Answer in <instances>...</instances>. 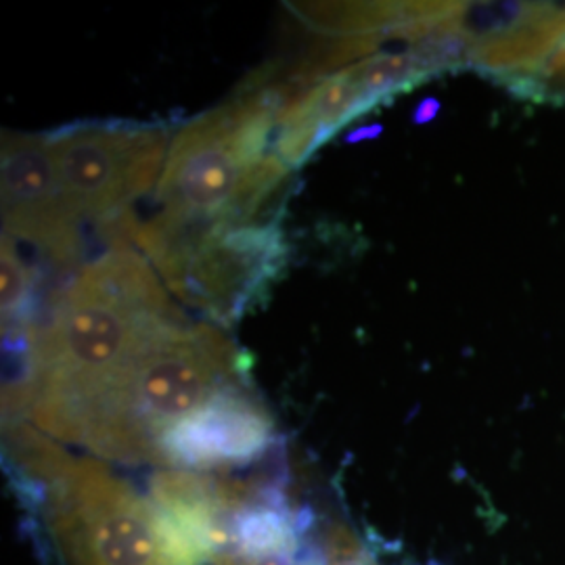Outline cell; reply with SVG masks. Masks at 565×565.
I'll return each instance as SVG.
<instances>
[{
    "label": "cell",
    "instance_id": "6da1fadb",
    "mask_svg": "<svg viewBox=\"0 0 565 565\" xmlns=\"http://www.w3.org/2000/svg\"><path fill=\"white\" fill-rule=\"evenodd\" d=\"M181 315L149 260L114 249L86 264L32 327L39 387L30 419L61 443H81L88 411L149 340Z\"/></svg>",
    "mask_w": 565,
    "mask_h": 565
},
{
    "label": "cell",
    "instance_id": "7a4b0ae2",
    "mask_svg": "<svg viewBox=\"0 0 565 565\" xmlns=\"http://www.w3.org/2000/svg\"><path fill=\"white\" fill-rule=\"evenodd\" d=\"M281 105L264 88H247L177 132L158 181L160 212L141 224L137 245L160 275L218 228L249 224L287 177L270 149Z\"/></svg>",
    "mask_w": 565,
    "mask_h": 565
},
{
    "label": "cell",
    "instance_id": "3957f363",
    "mask_svg": "<svg viewBox=\"0 0 565 565\" xmlns=\"http://www.w3.org/2000/svg\"><path fill=\"white\" fill-rule=\"evenodd\" d=\"M239 377V356L223 333L179 317L107 385L86 415L78 445L103 459L156 463L163 431Z\"/></svg>",
    "mask_w": 565,
    "mask_h": 565
},
{
    "label": "cell",
    "instance_id": "277c9868",
    "mask_svg": "<svg viewBox=\"0 0 565 565\" xmlns=\"http://www.w3.org/2000/svg\"><path fill=\"white\" fill-rule=\"evenodd\" d=\"M34 480L67 565H163L149 499L105 465L57 448Z\"/></svg>",
    "mask_w": 565,
    "mask_h": 565
},
{
    "label": "cell",
    "instance_id": "5b68a950",
    "mask_svg": "<svg viewBox=\"0 0 565 565\" xmlns=\"http://www.w3.org/2000/svg\"><path fill=\"white\" fill-rule=\"evenodd\" d=\"M160 126L135 121H88L49 135L61 198L82 224L114 235L132 218L130 203L162 177L168 158Z\"/></svg>",
    "mask_w": 565,
    "mask_h": 565
},
{
    "label": "cell",
    "instance_id": "8992f818",
    "mask_svg": "<svg viewBox=\"0 0 565 565\" xmlns=\"http://www.w3.org/2000/svg\"><path fill=\"white\" fill-rule=\"evenodd\" d=\"M287 258L277 223L242 224L205 235L163 275L166 285L214 323L233 324L275 281Z\"/></svg>",
    "mask_w": 565,
    "mask_h": 565
},
{
    "label": "cell",
    "instance_id": "52a82bcc",
    "mask_svg": "<svg viewBox=\"0 0 565 565\" xmlns=\"http://www.w3.org/2000/svg\"><path fill=\"white\" fill-rule=\"evenodd\" d=\"M275 440V422L239 384L223 387L163 431L156 463L210 471L256 461Z\"/></svg>",
    "mask_w": 565,
    "mask_h": 565
},
{
    "label": "cell",
    "instance_id": "ba28073f",
    "mask_svg": "<svg viewBox=\"0 0 565 565\" xmlns=\"http://www.w3.org/2000/svg\"><path fill=\"white\" fill-rule=\"evenodd\" d=\"M364 111H369V105L352 63L287 107L277 126L273 151L289 170L300 168L342 126Z\"/></svg>",
    "mask_w": 565,
    "mask_h": 565
},
{
    "label": "cell",
    "instance_id": "9c48e42d",
    "mask_svg": "<svg viewBox=\"0 0 565 565\" xmlns=\"http://www.w3.org/2000/svg\"><path fill=\"white\" fill-rule=\"evenodd\" d=\"M515 97L534 103H565V34L539 65L505 84Z\"/></svg>",
    "mask_w": 565,
    "mask_h": 565
},
{
    "label": "cell",
    "instance_id": "30bf717a",
    "mask_svg": "<svg viewBox=\"0 0 565 565\" xmlns=\"http://www.w3.org/2000/svg\"><path fill=\"white\" fill-rule=\"evenodd\" d=\"M298 565H377L345 527L327 530L319 545L302 546Z\"/></svg>",
    "mask_w": 565,
    "mask_h": 565
},
{
    "label": "cell",
    "instance_id": "8fae6325",
    "mask_svg": "<svg viewBox=\"0 0 565 565\" xmlns=\"http://www.w3.org/2000/svg\"><path fill=\"white\" fill-rule=\"evenodd\" d=\"M239 565H298V553L285 551V553H273L260 559H252V562H237Z\"/></svg>",
    "mask_w": 565,
    "mask_h": 565
},
{
    "label": "cell",
    "instance_id": "7c38bea8",
    "mask_svg": "<svg viewBox=\"0 0 565 565\" xmlns=\"http://www.w3.org/2000/svg\"><path fill=\"white\" fill-rule=\"evenodd\" d=\"M438 111H440V103L436 102V99H425L415 109L413 120H415V124H427V121L434 120L438 116Z\"/></svg>",
    "mask_w": 565,
    "mask_h": 565
},
{
    "label": "cell",
    "instance_id": "4fadbf2b",
    "mask_svg": "<svg viewBox=\"0 0 565 565\" xmlns=\"http://www.w3.org/2000/svg\"><path fill=\"white\" fill-rule=\"evenodd\" d=\"M380 132H382V126H364V128L354 130V132L348 137V142L366 141V139H373V137H377Z\"/></svg>",
    "mask_w": 565,
    "mask_h": 565
}]
</instances>
